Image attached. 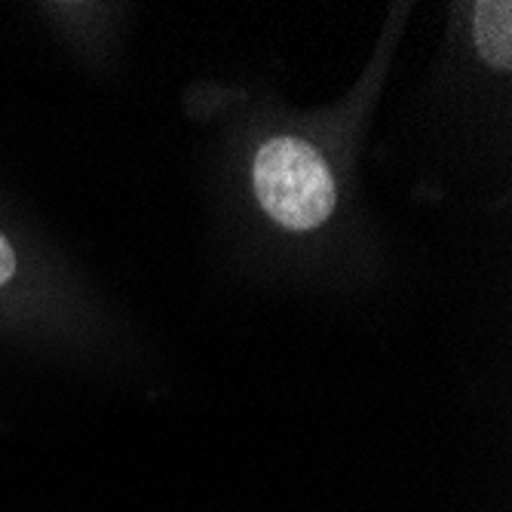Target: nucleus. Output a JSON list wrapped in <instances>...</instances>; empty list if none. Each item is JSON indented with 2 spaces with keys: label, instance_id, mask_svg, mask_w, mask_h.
<instances>
[{
  "label": "nucleus",
  "instance_id": "1",
  "mask_svg": "<svg viewBox=\"0 0 512 512\" xmlns=\"http://www.w3.org/2000/svg\"><path fill=\"white\" fill-rule=\"evenodd\" d=\"M261 209L289 230H313L329 221L338 188L322 154L295 135H276L261 145L252 169Z\"/></svg>",
  "mask_w": 512,
  "mask_h": 512
},
{
  "label": "nucleus",
  "instance_id": "3",
  "mask_svg": "<svg viewBox=\"0 0 512 512\" xmlns=\"http://www.w3.org/2000/svg\"><path fill=\"white\" fill-rule=\"evenodd\" d=\"M13 273H16V252H13V246L7 243V237L0 234V286L10 283Z\"/></svg>",
  "mask_w": 512,
  "mask_h": 512
},
{
  "label": "nucleus",
  "instance_id": "2",
  "mask_svg": "<svg viewBox=\"0 0 512 512\" xmlns=\"http://www.w3.org/2000/svg\"><path fill=\"white\" fill-rule=\"evenodd\" d=\"M473 31H476V46L482 59L497 71H509L512 68V7L506 0H497V4H476Z\"/></svg>",
  "mask_w": 512,
  "mask_h": 512
}]
</instances>
